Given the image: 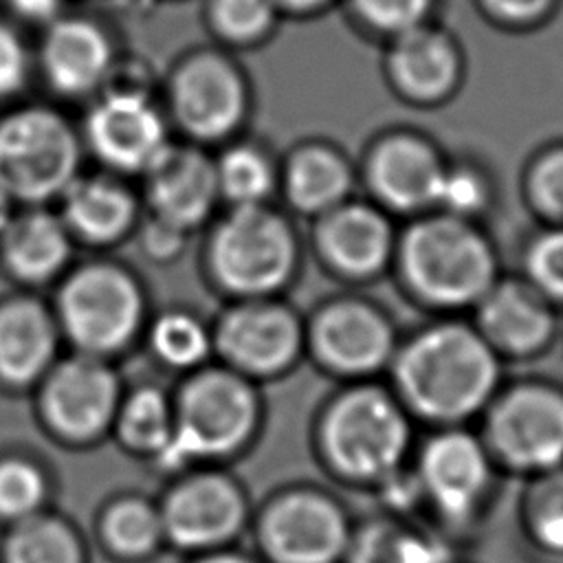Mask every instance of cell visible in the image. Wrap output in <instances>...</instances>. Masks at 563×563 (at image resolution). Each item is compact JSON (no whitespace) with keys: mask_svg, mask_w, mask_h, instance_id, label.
<instances>
[{"mask_svg":"<svg viewBox=\"0 0 563 563\" xmlns=\"http://www.w3.org/2000/svg\"><path fill=\"white\" fill-rule=\"evenodd\" d=\"M356 161L332 141L308 139L279 163V194L301 218L317 220L356 196Z\"/></svg>","mask_w":563,"mask_h":563,"instance_id":"cb8c5ba5","label":"cell"},{"mask_svg":"<svg viewBox=\"0 0 563 563\" xmlns=\"http://www.w3.org/2000/svg\"><path fill=\"white\" fill-rule=\"evenodd\" d=\"M53 312L73 352L108 361L125 352L147 325V299L139 277L110 260L68 268L59 279Z\"/></svg>","mask_w":563,"mask_h":563,"instance_id":"52a82bcc","label":"cell"},{"mask_svg":"<svg viewBox=\"0 0 563 563\" xmlns=\"http://www.w3.org/2000/svg\"><path fill=\"white\" fill-rule=\"evenodd\" d=\"M112 433L130 453L156 462L167 451L174 433L172 394L156 385L123 391Z\"/></svg>","mask_w":563,"mask_h":563,"instance_id":"f546056e","label":"cell"},{"mask_svg":"<svg viewBox=\"0 0 563 563\" xmlns=\"http://www.w3.org/2000/svg\"><path fill=\"white\" fill-rule=\"evenodd\" d=\"M81 132L55 108L18 106L0 117V191L20 207L59 200L81 174Z\"/></svg>","mask_w":563,"mask_h":563,"instance_id":"ba28073f","label":"cell"},{"mask_svg":"<svg viewBox=\"0 0 563 563\" xmlns=\"http://www.w3.org/2000/svg\"><path fill=\"white\" fill-rule=\"evenodd\" d=\"M174 400V433L154 462L163 471L213 466L244 451L262 424L257 385L224 367L207 363L185 374Z\"/></svg>","mask_w":563,"mask_h":563,"instance_id":"5b68a950","label":"cell"},{"mask_svg":"<svg viewBox=\"0 0 563 563\" xmlns=\"http://www.w3.org/2000/svg\"><path fill=\"white\" fill-rule=\"evenodd\" d=\"M13 211H15V205L0 191V235H2V231H4V227L9 224V220H11V216H13Z\"/></svg>","mask_w":563,"mask_h":563,"instance_id":"bcb514c9","label":"cell"},{"mask_svg":"<svg viewBox=\"0 0 563 563\" xmlns=\"http://www.w3.org/2000/svg\"><path fill=\"white\" fill-rule=\"evenodd\" d=\"M79 132L84 147L117 176H143L174 143L165 108L136 86L110 84L92 97Z\"/></svg>","mask_w":563,"mask_h":563,"instance_id":"9a60e30c","label":"cell"},{"mask_svg":"<svg viewBox=\"0 0 563 563\" xmlns=\"http://www.w3.org/2000/svg\"><path fill=\"white\" fill-rule=\"evenodd\" d=\"M211 334L220 365L253 383L279 378L306 356V319L279 297L233 299Z\"/></svg>","mask_w":563,"mask_h":563,"instance_id":"5bb4252c","label":"cell"},{"mask_svg":"<svg viewBox=\"0 0 563 563\" xmlns=\"http://www.w3.org/2000/svg\"><path fill=\"white\" fill-rule=\"evenodd\" d=\"M75 240L57 211L22 207L0 235V264L22 286L37 288L62 279L70 266Z\"/></svg>","mask_w":563,"mask_h":563,"instance_id":"484cf974","label":"cell"},{"mask_svg":"<svg viewBox=\"0 0 563 563\" xmlns=\"http://www.w3.org/2000/svg\"><path fill=\"white\" fill-rule=\"evenodd\" d=\"M446 161L449 152L424 130L383 128L356 163L358 185L369 200L402 222L435 209Z\"/></svg>","mask_w":563,"mask_h":563,"instance_id":"7c38bea8","label":"cell"},{"mask_svg":"<svg viewBox=\"0 0 563 563\" xmlns=\"http://www.w3.org/2000/svg\"><path fill=\"white\" fill-rule=\"evenodd\" d=\"M354 519L332 490L312 484L288 486L260 510V554L264 563H341Z\"/></svg>","mask_w":563,"mask_h":563,"instance_id":"8fae6325","label":"cell"},{"mask_svg":"<svg viewBox=\"0 0 563 563\" xmlns=\"http://www.w3.org/2000/svg\"><path fill=\"white\" fill-rule=\"evenodd\" d=\"M468 319L508 363L543 356L561 332V308L519 273H501Z\"/></svg>","mask_w":563,"mask_h":563,"instance_id":"ffe728a7","label":"cell"},{"mask_svg":"<svg viewBox=\"0 0 563 563\" xmlns=\"http://www.w3.org/2000/svg\"><path fill=\"white\" fill-rule=\"evenodd\" d=\"M497 202L499 185L493 169L473 154H449L435 209L464 220L486 222Z\"/></svg>","mask_w":563,"mask_h":563,"instance_id":"836d02e7","label":"cell"},{"mask_svg":"<svg viewBox=\"0 0 563 563\" xmlns=\"http://www.w3.org/2000/svg\"><path fill=\"white\" fill-rule=\"evenodd\" d=\"M150 354L167 369L189 374L209 363L213 356V334L198 314L185 308H167L143 330Z\"/></svg>","mask_w":563,"mask_h":563,"instance_id":"d6a6232c","label":"cell"},{"mask_svg":"<svg viewBox=\"0 0 563 563\" xmlns=\"http://www.w3.org/2000/svg\"><path fill=\"white\" fill-rule=\"evenodd\" d=\"M484 20L506 33L543 29L559 11L561 0H475Z\"/></svg>","mask_w":563,"mask_h":563,"instance_id":"ab89813d","label":"cell"},{"mask_svg":"<svg viewBox=\"0 0 563 563\" xmlns=\"http://www.w3.org/2000/svg\"><path fill=\"white\" fill-rule=\"evenodd\" d=\"M209 24L231 46H253L271 35L279 9L275 0H209Z\"/></svg>","mask_w":563,"mask_h":563,"instance_id":"f35d334b","label":"cell"},{"mask_svg":"<svg viewBox=\"0 0 563 563\" xmlns=\"http://www.w3.org/2000/svg\"><path fill=\"white\" fill-rule=\"evenodd\" d=\"M420 427L385 378L341 383L321 405L314 455L336 484L374 495L411 462Z\"/></svg>","mask_w":563,"mask_h":563,"instance_id":"7a4b0ae2","label":"cell"},{"mask_svg":"<svg viewBox=\"0 0 563 563\" xmlns=\"http://www.w3.org/2000/svg\"><path fill=\"white\" fill-rule=\"evenodd\" d=\"M51 484L46 471L24 457H0V521L7 526L46 510Z\"/></svg>","mask_w":563,"mask_h":563,"instance_id":"d590c367","label":"cell"},{"mask_svg":"<svg viewBox=\"0 0 563 563\" xmlns=\"http://www.w3.org/2000/svg\"><path fill=\"white\" fill-rule=\"evenodd\" d=\"M334 0H275L279 11L292 13V15H314L323 9H328Z\"/></svg>","mask_w":563,"mask_h":563,"instance_id":"ee69618b","label":"cell"},{"mask_svg":"<svg viewBox=\"0 0 563 563\" xmlns=\"http://www.w3.org/2000/svg\"><path fill=\"white\" fill-rule=\"evenodd\" d=\"M457 550L424 519L374 508L354 519L341 563H453Z\"/></svg>","mask_w":563,"mask_h":563,"instance_id":"4316f807","label":"cell"},{"mask_svg":"<svg viewBox=\"0 0 563 563\" xmlns=\"http://www.w3.org/2000/svg\"><path fill=\"white\" fill-rule=\"evenodd\" d=\"M33 68V55L24 37L0 20V101L24 90Z\"/></svg>","mask_w":563,"mask_h":563,"instance_id":"60d3db41","label":"cell"},{"mask_svg":"<svg viewBox=\"0 0 563 563\" xmlns=\"http://www.w3.org/2000/svg\"><path fill=\"white\" fill-rule=\"evenodd\" d=\"M7 7L18 20L44 29L62 18V0H7Z\"/></svg>","mask_w":563,"mask_h":563,"instance_id":"7bdbcfd3","label":"cell"},{"mask_svg":"<svg viewBox=\"0 0 563 563\" xmlns=\"http://www.w3.org/2000/svg\"><path fill=\"white\" fill-rule=\"evenodd\" d=\"M213 165L220 202L227 209L271 205L273 196L279 194V163L253 141L227 143L213 156Z\"/></svg>","mask_w":563,"mask_h":563,"instance_id":"f1b7e54d","label":"cell"},{"mask_svg":"<svg viewBox=\"0 0 563 563\" xmlns=\"http://www.w3.org/2000/svg\"><path fill=\"white\" fill-rule=\"evenodd\" d=\"M380 73L400 103L440 108L466 81V53L451 29L431 20L383 42Z\"/></svg>","mask_w":563,"mask_h":563,"instance_id":"d6986e66","label":"cell"},{"mask_svg":"<svg viewBox=\"0 0 563 563\" xmlns=\"http://www.w3.org/2000/svg\"><path fill=\"white\" fill-rule=\"evenodd\" d=\"M37 66L53 92L66 99H92L117 70L112 37L95 20L62 15L46 26Z\"/></svg>","mask_w":563,"mask_h":563,"instance_id":"44dd1931","label":"cell"},{"mask_svg":"<svg viewBox=\"0 0 563 563\" xmlns=\"http://www.w3.org/2000/svg\"><path fill=\"white\" fill-rule=\"evenodd\" d=\"M191 563H260V561L249 556V554H244V552H235L231 548H224V550H213V552L196 554Z\"/></svg>","mask_w":563,"mask_h":563,"instance_id":"f6af8a7d","label":"cell"},{"mask_svg":"<svg viewBox=\"0 0 563 563\" xmlns=\"http://www.w3.org/2000/svg\"><path fill=\"white\" fill-rule=\"evenodd\" d=\"M141 178L150 216L189 233L222 205L213 156L196 143H172Z\"/></svg>","mask_w":563,"mask_h":563,"instance_id":"7402d4cb","label":"cell"},{"mask_svg":"<svg viewBox=\"0 0 563 563\" xmlns=\"http://www.w3.org/2000/svg\"><path fill=\"white\" fill-rule=\"evenodd\" d=\"M64 336L53 306L33 295L0 301V385L13 391L35 389L59 358Z\"/></svg>","mask_w":563,"mask_h":563,"instance_id":"603a6c76","label":"cell"},{"mask_svg":"<svg viewBox=\"0 0 563 563\" xmlns=\"http://www.w3.org/2000/svg\"><path fill=\"white\" fill-rule=\"evenodd\" d=\"M165 543L187 554L224 550L249 521V499L240 482L216 466L183 471L158 501Z\"/></svg>","mask_w":563,"mask_h":563,"instance_id":"e0dca14e","label":"cell"},{"mask_svg":"<svg viewBox=\"0 0 563 563\" xmlns=\"http://www.w3.org/2000/svg\"><path fill=\"white\" fill-rule=\"evenodd\" d=\"M501 273V253L486 222L438 209L400 222L389 275L431 317L471 314Z\"/></svg>","mask_w":563,"mask_h":563,"instance_id":"3957f363","label":"cell"},{"mask_svg":"<svg viewBox=\"0 0 563 563\" xmlns=\"http://www.w3.org/2000/svg\"><path fill=\"white\" fill-rule=\"evenodd\" d=\"M400 220L367 196H352L343 205L312 220L310 244L334 279L367 286L391 273Z\"/></svg>","mask_w":563,"mask_h":563,"instance_id":"ac0fdd59","label":"cell"},{"mask_svg":"<svg viewBox=\"0 0 563 563\" xmlns=\"http://www.w3.org/2000/svg\"><path fill=\"white\" fill-rule=\"evenodd\" d=\"M519 191L537 224L563 227V139L539 145L526 158Z\"/></svg>","mask_w":563,"mask_h":563,"instance_id":"e575fe53","label":"cell"},{"mask_svg":"<svg viewBox=\"0 0 563 563\" xmlns=\"http://www.w3.org/2000/svg\"><path fill=\"white\" fill-rule=\"evenodd\" d=\"M301 260L292 220L273 205L229 207L205 246L207 275L231 299L279 297L299 275Z\"/></svg>","mask_w":563,"mask_h":563,"instance_id":"8992f818","label":"cell"},{"mask_svg":"<svg viewBox=\"0 0 563 563\" xmlns=\"http://www.w3.org/2000/svg\"><path fill=\"white\" fill-rule=\"evenodd\" d=\"M103 548L121 561H143L165 545L158 504L141 497H117L101 510L97 521Z\"/></svg>","mask_w":563,"mask_h":563,"instance_id":"4dcf8cb0","label":"cell"},{"mask_svg":"<svg viewBox=\"0 0 563 563\" xmlns=\"http://www.w3.org/2000/svg\"><path fill=\"white\" fill-rule=\"evenodd\" d=\"M515 521L537 556L563 563V466L521 479Z\"/></svg>","mask_w":563,"mask_h":563,"instance_id":"83f0119b","label":"cell"},{"mask_svg":"<svg viewBox=\"0 0 563 563\" xmlns=\"http://www.w3.org/2000/svg\"><path fill=\"white\" fill-rule=\"evenodd\" d=\"M251 110L244 70L222 51L205 48L183 57L167 81L165 112L189 143H229Z\"/></svg>","mask_w":563,"mask_h":563,"instance_id":"4fadbf2b","label":"cell"},{"mask_svg":"<svg viewBox=\"0 0 563 563\" xmlns=\"http://www.w3.org/2000/svg\"><path fill=\"white\" fill-rule=\"evenodd\" d=\"M0 561L88 563V552L70 521L44 510L7 528L0 545Z\"/></svg>","mask_w":563,"mask_h":563,"instance_id":"1f68e13d","label":"cell"},{"mask_svg":"<svg viewBox=\"0 0 563 563\" xmlns=\"http://www.w3.org/2000/svg\"><path fill=\"white\" fill-rule=\"evenodd\" d=\"M134 235L139 240V246L143 251V255L152 262H158V264H167L172 260H176L185 244H187V238H189V231L176 227V224H169L161 218H154V216H147L143 222L139 220L136 229H134Z\"/></svg>","mask_w":563,"mask_h":563,"instance_id":"b9f144b4","label":"cell"},{"mask_svg":"<svg viewBox=\"0 0 563 563\" xmlns=\"http://www.w3.org/2000/svg\"><path fill=\"white\" fill-rule=\"evenodd\" d=\"M37 413L46 431L66 444H92L112 431L123 385L108 358L73 352L37 383Z\"/></svg>","mask_w":563,"mask_h":563,"instance_id":"2e32d148","label":"cell"},{"mask_svg":"<svg viewBox=\"0 0 563 563\" xmlns=\"http://www.w3.org/2000/svg\"><path fill=\"white\" fill-rule=\"evenodd\" d=\"M411 477L418 517L457 548L479 534L504 479L475 424L420 429Z\"/></svg>","mask_w":563,"mask_h":563,"instance_id":"277c9868","label":"cell"},{"mask_svg":"<svg viewBox=\"0 0 563 563\" xmlns=\"http://www.w3.org/2000/svg\"><path fill=\"white\" fill-rule=\"evenodd\" d=\"M506 378V363L468 314L431 317L402 332L385 376L420 429L475 424Z\"/></svg>","mask_w":563,"mask_h":563,"instance_id":"6da1fadb","label":"cell"},{"mask_svg":"<svg viewBox=\"0 0 563 563\" xmlns=\"http://www.w3.org/2000/svg\"><path fill=\"white\" fill-rule=\"evenodd\" d=\"M453 563H462V561H460V559H457V561H453Z\"/></svg>","mask_w":563,"mask_h":563,"instance_id":"7dc6e473","label":"cell"},{"mask_svg":"<svg viewBox=\"0 0 563 563\" xmlns=\"http://www.w3.org/2000/svg\"><path fill=\"white\" fill-rule=\"evenodd\" d=\"M352 22L380 44L435 20L440 0H345Z\"/></svg>","mask_w":563,"mask_h":563,"instance_id":"8d00e7d4","label":"cell"},{"mask_svg":"<svg viewBox=\"0 0 563 563\" xmlns=\"http://www.w3.org/2000/svg\"><path fill=\"white\" fill-rule=\"evenodd\" d=\"M400 339L394 314L361 292L328 297L306 319V356L339 383L385 378Z\"/></svg>","mask_w":563,"mask_h":563,"instance_id":"30bf717a","label":"cell"},{"mask_svg":"<svg viewBox=\"0 0 563 563\" xmlns=\"http://www.w3.org/2000/svg\"><path fill=\"white\" fill-rule=\"evenodd\" d=\"M57 202L73 240L88 246H112L134 235L141 220L136 194L112 172H81Z\"/></svg>","mask_w":563,"mask_h":563,"instance_id":"d4e9b609","label":"cell"},{"mask_svg":"<svg viewBox=\"0 0 563 563\" xmlns=\"http://www.w3.org/2000/svg\"><path fill=\"white\" fill-rule=\"evenodd\" d=\"M475 429L504 477L521 482L563 466V383L506 378Z\"/></svg>","mask_w":563,"mask_h":563,"instance_id":"9c48e42d","label":"cell"},{"mask_svg":"<svg viewBox=\"0 0 563 563\" xmlns=\"http://www.w3.org/2000/svg\"><path fill=\"white\" fill-rule=\"evenodd\" d=\"M517 273L563 310V227L537 224L521 244Z\"/></svg>","mask_w":563,"mask_h":563,"instance_id":"74e56055","label":"cell"}]
</instances>
